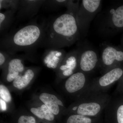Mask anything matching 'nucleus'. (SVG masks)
<instances>
[{"mask_svg":"<svg viewBox=\"0 0 123 123\" xmlns=\"http://www.w3.org/2000/svg\"><path fill=\"white\" fill-rule=\"evenodd\" d=\"M47 23V21H40L36 18L26 25L2 36L0 50L12 55L23 52L28 57L35 54L43 39Z\"/></svg>","mask_w":123,"mask_h":123,"instance_id":"1","label":"nucleus"},{"mask_svg":"<svg viewBox=\"0 0 123 123\" xmlns=\"http://www.w3.org/2000/svg\"><path fill=\"white\" fill-rule=\"evenodd\" d=\"M80 37L76 15L66 11L47 21L39 47L62 49L74 44Z\"/></svg>","mask_w":123,"mask_h":123,"instance_id":"2","label":"nucleus"},{"mask_svg":"<svg viewBox=\"0 0 123 123\" xmlns=\"http://www.w3.org/2000/svg\"><path fill=\"white\" fill-rule=\"evenodd\" d=\"M111 97L107 92L90 94L79 97L68 108L66 115L76 114L90 117L101 116Z\"/></svg>","mask_w":123,"mask_h":123,"instance_id":"3","label":"nucleus"},{"mask_svg":"<svg viewBox=\"0 0 123 123\" xmlns=\"http://www.w3.org/2000/svg\"><path fill=\"white\" fill-rule=\"evenodd\" d=\"M123 75V68L118 66L108 70L101 76L91 79L79 98L90 94L107 92L115 83L121 79Z\"/></svg>","mask_w":123,"mask_h":123,"instance_id":"4","label":"nucleus"},{"mask_svg":"<svg viewBox=\"0 0 123 123\" xmlns=\"http://www.w3.org/2000/svg\"><path fill=\"white\" fill-rule=\"evenodd\" d=\"M101 6L100 0H82L79 3L76 19L81 35L88 31L91 22L100 11Z\"/></svg>","mask_w":123,"mask_h":123,"instance_id":"5","label":"nucleus"},{"mask_svg":"<svg viewBox=\"0 0 123 123\" xmlns=\"http://www.w3.org/2000/svg\"><path fill=\"white\" fill-rule=\"evenodd\" d=\"M99 18V30L105 35L111 36L115 30L123 28V5L110 7Z\"/></svg>","mask_w":123,"mask_h":123,"instance_id":"6","label":"nucleus"},{"mask_svg":"<svg viewBox=\"0 0 123 123\" xmlns=\"http://www.w3.org/2000/svg\"><path fill=\"white\" fill-rule=\"evenodd\" d=\"M79 51L78 72L90 75L99 68L100 56L97 51L89 46L78 47Z\"/></svg>","mask_w":123,"mask_h":123,"instance_id":"7","label":"nucleus"},{"mask_svg":"<svg viewBox=\"0 0 123 123\" xmlns=\"http://www.w3.org/2000/svg\"><path fill=\"white\" fill-rule=\"evenodd\" d=\"M123 62V51L111 44L103 45L99 68L102 75L115 67Z\"/></svg>","mask_w":123,"mask_h":123,"instance_id":"8","label":"nucleus"},{"mask_svg":"<svg viewBox=\"0 0 123 123\" xmlns=\"http://www.w3.org/2000/svg\"><path fill=\"white\" fill-rule=\"evenodd\" d=\"M89 75L77 72L65 79L63 90L67 94L75 98V100L82 93L91 80Z\"/></svg>","mask_w":123,"mask_h":123,"instance_id":"9","label":"nucleus"},{"mask_svg":"<svg viewBox=\"0 0 123 123\" xmlns=\"http://www.w3.org/2000/svg\"><path fill=\"white\" fill-rule=\"evenodd\" d=\"M79 55V51L78 48L67 53L55 71L59 80L66 79L78 72Z\"/></svg>","mask_w":123,"mask_h":123,"instance_id":"10","label":"nucleus"},{"mask_svg":"<svg viewBox=\"0 0 123 123\" xmlns=\"http://www.w3.org/2000/svg\"><path fill=\"white\" fill-rule=\"evenodd\" d=\"M104 123H123V96L111 95L104 110Z\"/></svg>","mask_w":123,"mask_h":123,"instance_id":"11","label":"nucleus"},{"mask_svg":"<svg viewBox=\"0 0 123 123\" xmlns=\"http://www.w3.org/2000/svg\"><path fill=\"white\" fill-rule=\"evenodd\" d=\"M45 1L44 0H20L19 8L15 15L16 22L32 19L37 14Z\"/></svg>","mask_w":123,"mask_h":123,"instance_id":"12","label":"nucleus"},{"mask_svg":"<svg viewBox=\"0 0 123 123\" xmlns=\"http://www.w3.org/2000/svg\"><path fill=\"white\" fill-rule=\"evenodd\" d=\"M27 56L14 55L2 69V76L7 82H11L24 72V59Z\"/></svg>","mask_w":123,"mask_h":123,"instance_id":"13","label":"nucleus"},{"mask_svg":"<svg viewBox=\"0 0 123 123\" xmlns=\"http://www.w3.org/2000/svg\"><path fill=\"white\" fill-rule=\"evenodd\" d=\"M40 101L47 106L56 117L67 115V108L63 101L56 95L43 92L39 97Z\"/></svg>","mask_w":123,"mask_h":123,"instance_id":"14","label":"nucleus"},{"mask_svg":"<svg viewBox=\"0 0 123 123\" xmlns=\"http://www.w3.org/2000/svg\"><path fill=\"white\" fill-rule=\"evenodd\" d=\"M66 54L63 49H47L42 56L43 63L47 68L55 72Z\"/></svg>","mask_w":123,"mask_h":123,"instance_id":"15","label":"nucleus"},{"mask_svg":"<svg viewBox=\"0 0 123 123\" xmlns=\"http://www.w3.org/2000/svg\"><path fill=\"white\" fill-rule=\"evenodd\" d=\"M39 70L37 68H26L24 72L13 81V86L18 90L25 89L34 79Z\"/></svg>","mask_w":123,"mask_h":123,"instance_id":"16","label":"nucleus"},{"mask_svg":"<svg viewBox=\"0 0 123 123\" xmlns=\"http://www.w3.org/2000/svg\"><path fill=\"white\" fill-rule=\"evenodd\" d=\"M30 111L33 115L40 120L50 123L55 121L56 116L43 104L31 107Z\"/></svg>","mask_w":123,"mask_h":123,"instance_id":"17","label":"nucleus"},{"mask_svg":"<svg viewBox=\"0 0 123 123\" xmlns=\"http://www.w3.org/2000/svg\"><path fill=\"white\" fill-rule=\"evenodd\" d=\"M15 12L11 10L0 12V34L1 36L7 34L15 20Z\"/></svg>","mask_w":123,"mask_h":123,"instance_id":"18","label":"nucleus"},{"mask_svg":"<svg viewBox=\"0 0 123 123\" xmlns=\"http://www.w3.org/2000/svg\"><path fill=\"white\" fill-rule=\"evenodd\" d=\"M64 123H104L102 116L90 117L76 114L67 115Z\"/></svg>","mask_w":123,"mask_h":123,"instance_id":"19","label":"nucleus"},{"mask_svg":"<svg viewBox=\"0 0 123 123\" xmlns=\"http://www.w3.org/2000/svg\"><path fill=\"white\" fill-rule=\"evenodd\" d=\"M68 2V0H45L43 6L49 11H54L62 7H66Z\"/></svg>","mask_w":123,"mask_h":123,"instance_id":"20","label":"nucleus"},{"mask_svg":"<svg viewBox=\"0 0 123 123\" xmlns=\"http://www.w3.org/2000/svg\"><path fill=\"white\" fill-rule=\"evenodd\" d=\"M20 0H0V10H11L17 13L19 6Z\"/></svg>","mask_w":123,"mask_h":123,"instance_id":"21","label":"nucleus"},{"mask_svg":"<svg viewBox=\"0 0 123 123\" xmlns=\"http://www.w3.org/2000/svg\"><path fill=\"white\" fill-rule=\"evenodd\" d=\"M14 123H38V119L33 115L22 114L15 119Z\"/></svg>","mask_w":123,"mask_h":123,"instance_id":"22","label":"nucleus"},{"mask_svg":"<svg viewBox=\"0 0 123 123\" xmlns=\"http://www.w3.org/2000/svg\"><path fill=\"white\" fill-rule=\"evenodd\" d=\"M0 97L7 103H10L12 101V97L9 90L6 86L2 84L0 85Z\"/></svg>","mask_w":123,"mask_h":123,"instance_id":"23","label":"nucleus"},{"mask_svg":"<svg viewBox=\"0 0 123 123\" xmlns=\"http://www.w3.org/2000/svg\"><path fill=\"white\" fill-rule=\"evenodd\" d=\"M14 55H11L4 51L0 50V67L3 69L9 60Z\"/></svg>","mask_w":123,"mask_h":123,"instance_id":"24","label":"nucleus"},{"mask_svg":"<svg viewBox=\"0 0 123 123\" xmlns=\"http://www.w3.org/2000/svg\"><path fill=\"white\" fill-rule=\"evenodd\" d=\"M115 93H118L123 95V75L121 79L119 80Z\"/></svg>","mask_w":123,"mask_h":123,"instance_id":"25","label":"nucleus"},{"mask_svg":"<svg viewBox=\"0 0 123 123\" xmlns=\"http://www.w3.org/2000/svg\"><path fill=\"white\" fill-rule=\"evenodd\" d=\"M0 110L1 111H4L7 110V103L1 98H0Z\"/></svg>","mask_w":123,"mask_h":123,"instance_id":"26","label":"nucleus"},{"mask_svg":"<svg viewBox=\"0 0 123 123\" xmlns=\"http://www.w3.org/2000/svg\"><path fill=\"white\" fill-rule=\"evenodd\" d=\"M38 123H50L46 121H41L38 120Z\"/></svg>","mask_w":123,"mask_h":123,"instance_id":"27","label":"nucleus"},{"mask_svg":"<svg viewBox=\"0 0 123 123\" xmlns=\"http://www.w3.org/2000/svg\"></svg>","mask_w":123,"mask_h":123,"instance_id":"28","label":"nucleus"}]
</instances>
